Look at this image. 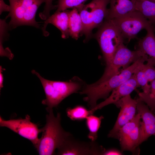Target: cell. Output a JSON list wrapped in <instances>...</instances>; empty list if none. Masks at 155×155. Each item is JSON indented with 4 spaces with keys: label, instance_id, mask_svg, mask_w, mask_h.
Listing matches in <instances>:
<instances>
[{
    "label": "cell",
    "instance_id": "484cf974",
    "mask_svg": "<svg viewBox=\"0 0 155 155\" xmlns=\"http://www.w3.org/2000/svg\"><path fill=\"white\" fill-rule=\"evenodd\" d=\"M9 6L6 4L4 0H0V14L3 12H9Z\"/></svg>",
    "mask_w": 155,
    "mask_h": 155
},
{
    "label": "cell",
    "instance_id": "5bb4252c",
    "mask_svg": "<svg viewBox=\"0 0 155 155\" xmlns=\"http://www.w3.org/2000/svg\"><path fill=\"white\" fill-rule=\"evenodd\" d=\"M69 11L67 10L56 12L50 16L45 20L42 30L45 36H49V33L46 30L49 24H51L59 29L61 33V37L64 39L69 36Z\"/></svg>",
    "mask_w": 155,
    "mask_h": 155
},
{
    "label": "cell",
    "instance_id": "277c9868",
    "mask_svg": "<svg viewBox=\"0 0 155 155\" xmlns=\"http://www.w3.org/2000/svg\"><path fill=\"white\" fill-rule=\"evenodd\" d=\"M94 37L101 51L106 66L111 62L124 38L113 19H105Z\"/></svg>",
    "mask_w": 155,
    "mask_h": 155
},
{
    "label": "cell",
    "instance_id": "52a82bcc",
    "mask_svg": "<svg viewBox=\"0 0 155 155\" xmlns=\"http://www.w3.org/2000/svg\"><path fill=\"white\" fill-rule=\"evenodd\" d=\"M61 155H102L105 149L95 141L78 140L71 135L67 137L57 148Z\"/></svg>",
    "mask_w": 155,
    "mask_h": 155
},
{
    "label": "cell",
    "instance_id": "9a60e30c",
    "mask_svg": "<svg viewBox=\"0 0 155 155\" xmlns=\"http://www.w3.org/2000/svg\"><path fill=\"white\" fill-rule=\"evenodd\" d=\"M136 0H110L105 19H113L120 17L136 11Z\"/></svg>",
    "mask_w": 155,
    "mask_h": 155
},
{
    "label": "cell",
    "instance_id": "ac0fdd59",
    "mask_svg": "<svg viewBox=\"0 0 155 155\" xmlns=\"http://www.w3.org/2000/svg\"><path fill=\"white\" fill-rule=\"evenodd\" d=\"M136 11H138L152 24L155 25V2L148 0H136Z\"/></svg>",
    "mask_w": 155,
    "mask_h": 155
},
{
    "label": "cell",
    "instance_id": "7c38bea8",
    "mask_svg": "<svg viewBox=\"0 0 155 155\" xmlns=\"http://www.w3.org/2000/svg\"><path fill=\"white\" fill-rule=\"evenodd\" d=\"M137 110L142 119L140 123V144L152 135H155V115L148 106L137 99Z\"/></svg>",
    "mask_w": 155,
    "mask_h": 155
},
{
    "label": "cell",
    "instance_id": "7a4b0ae2",
    "mask_svg": "<svg viewBox=\"0 0 155 155\" xmlns=\"http://www.w3.org/2000/svg\"><path fill=\"white\" fill-rule=\"evenodd\" d=\"M47 111L48 113L46 116V123L41 129L42 135L36 148L40 155L54 154L56 149L63 141L72 135L65 131L62 127L60 113H58L55 116L53 109Z\"/></svg>",
    "mask_w": 155,
    "mask_h": 155
},
{
    "label": "cell",
    "instance_id": "8fae6325",
    "mask_svg": "<svg viewBox=\"0 0 155 155\" xmlns=\"http://www.w3.org/2000/svg\"><path fill=\"white\" fill-rule=\"evenodd\" d=\"M137 104V99L132 98L130 94L122 98L115 104L120 110L113 128L108 135V137L115 138L120 128L134 118Z\"/></svg>",
    "mask_w": 155,
    "mask_h": 155
},
{
    "label": "cell",
    "instance_id": "d4e9b609",
    "mask_svg": "<svg viewBox=\"0 0 155 155\" xmlns=\"http://www.w3.org/2000/svg\"><path fill=\"white\" fill-rule=\"evenodd\" d=\"M53 0H45V5L42 12L39 13L40 18L43 20H45L50 16V12L52 10L57 7L54 5L52 3Z\"/></svg>",
    "mask_w": 155,
    "mask_h": 155
},
{
    "label": "cell",
    "instance_id": "4fadbf2b",
    "mask_svg": "<svg viewBox=\"0 0 155 155\" xmlns=\"http://www.w3.org/2000/svg\"><path fill=\"white\" fill-rule=\"evenodd\" d=\"M134 74L127 80L113 90L111 94L103 101L90 109L93 113L110 104H115L122 98L130 94L139 87Z\"/></svg>",
    "mask_w": 155,
    "mask_h": 155
},
{
    "label": "cell",
    "instance_id": "83f0119b",
    "mask_svg": "<svg viewBox=\"0 0 155 155\" xmlns=\"http://www.w3.org/2000/svg\"><path fill=\"white\" fill-rule=\"evenodd\" d=\"M2 68L1 66L0 67V89H1L3 87V77L2 73Z\"/></svg>",
    "mask_w": 155,
    "mask_h": 155
},
{
    "label": "cell",
    "instance_id": "f546056e",
    "mask_svg": "<svg viewBox=\"0 0 155 155\" xmlns=\"http://www.w3.org/2000/svg\"><path fill=\"white\" fill-rule=\"evenodd\" d=\"M154 32H155V26H154Z\"/></svg>",
    "mask_w": 155,
    "mask_h": 155
},
{
    "label": "cell",
    "instance_id": "f1b7e54d",
    "mask_svg": "<svg viewBox=\"0 0 155 155\" xmlns=\"http://www.w3.org/2000/svg\"><path fill=\"white\" fill-rule=\"evenodd\" d=\"M155 2V0H148Z\"/></svg>",
    "mask_w": 155,
    "mask_h": 155
},
{
    "label": "cell",
    "instance_id": "8992f818",
    "mask_svg": "<svg viewBox=\"0 0 155 155\" xmlns=\"http://www.w3.org/2000/svg\"><path fill=\"white\" fill-rule=\"evenodd\" d=\"M145 55L140 49L131 51L122 43L117 49L111 63L106 66L102 77L94 83L97 84L103 82L119 73L121 71V68L125 69L131 63Z\"/></svg>",
    "mask_w": 155,
    "mask_h": 155
},
{
    "label": "cell",
    "instance_id": "cb8c5ba5",
    "mask_svg": "<svg viewBox=\"0 0 155 155\" xmlns=\"http://www.w3.org/2000/svg\"><path fill=\"white\" fill-rule=\"evenodd\" d=\"M88 0H58L57 9L56 12L67 10V9L77 8L84 4Z\"/></svg>",
    "mask_w": 155,
    "mask_h": 155
},
{
    "label": "cell",
    "instance_id": "ba28073f",
    "mask_svg": "<svg viewBox=\"0 0 155 155\" xmlns=\"http://www.w3.org/2000/svg\"><path fill=\"white\" fill-rule=\"evenodd\" d=\"M113 19L123 38L129 40L135 38L141 30L152 25L137 11Z\"/></svg>",
    "mask_w": 155,
    "mask_h": 155
},
{
    "label": "cell",
    "instance_id": "6da1fadb",
    "mask_svg": "<svg viewBox=\"0 0 155 155\" xmlns=\"http://www.w3.org/2000/svg\"><path fill=\"white\" fill-rule=\"evenodd\" d=\"M147 59V56H144L119 73L108 80L99 84L94 83L85 86L80 93L86 95L84 100L87 102L90 109L93 108L96 105L98 100L102 98L105 99L113 90L129 79L133 74L138 66L146 61Z\"/></svg>",
    "mask_w": 155,
    "mask_h": 155
},
{
    "label": "cell",
    "instance_id": "44dd1931",
    "mask_svg": "<svg viewBox=\"0 0 155 155\" xmlns=\"http://www.w3.org/2000/svg\"><path fill=\"white\" fill-rule=\"evenodd\" d=\"M138 95V99L144 102L155 113V79L150 82L148 91L139 92Z\"/></svg>",
    "mask_w": 155,
    "mask_h": 155
},
{
    "label": "cell",
    "instance_id": "4316f807",
    "mask_svg": "<svg viewBox=\"0 0 155 155\" xmlns=\"http://www.w3.org/2000/svg\"><path fill=\"white\" fill-rule=\"evenodd\" d=\"M122 153L119 151L114 149H110L105 150L103 153L104 155H121Z\"/></svg>",
    "mask_w": 155,
    "mask_h": 155
},
{
    "label": "cell",
    "instance_id": "30bf717a",
    "mask_svg": "<svg viewBox=\"0 0 155 155\" xmlns=\"http://www.w3.org/2000/svg\"><path fill=\"white\" fill-rule=\"evenodd\" d=\"M141 119L137 113L119 129L115 138L119 140L122 151L133 152L140 144Z\"/></svg>",
    "mask_w": 155,
    "mask_h": 155
},
{
    "label": "cell",
    "instance_id": "d6986e66",
    "mask_svg": "<svg viewBox=\"0 0 155 155\" xmlns=\"http://www.w3.org/2000/svg\"><path fill=\"white\" fill-rule=\"evenodd\" d=\"M103 118L102 115L98 117L92 114L88 116L86 119V124L89 130L88 137L91 141H95L97 140L98 132L102 120Z\"/></svg>",
    "mask_w": 155,
    "mask_h": 155
},
{
    "label": "cell",
    "instance_id": "5b68a950",
    "mask_svg": "<svg viewBox=\"0 0 155 155\" xmlns=\"http://www.w3.org/2000/svg\"><path fill=\"white\" fill-rule=\"evenodd\" d=\"M32 72L39 78L43 87L46 98L42 102L47 106V111L57 106L64 99L77 92L81 88V83L79 82L50 81L42 78L34 70Z\"/></svg>",
    "mask_w": 155,
    "mask_h": 155
},
{
    "label": "cell",
    "instance_id": "7402d4cb",
    "mask_svg": "<svg viewBox=\"0 0 155 155\" xmlns=\"http://www.w3.org/2000/svg\"><path fill=\"white\" fill-rule=\"evenodd\" d=\"M6 19L0 20V55L1 56H5L11 58L13 55L10 50L8 48L4 49L2 46L3 43L9 36L8 31L10 30L8 24L6 22Z\"/></svg>",
    "mask_w": 155,
    "mask_h": 155
},
{
    "label": "cell",
    "instance_id": "9c48e42d",
    "mask_svg": "<svg viewBox=\"0 0 155 155\" xmlns=\"http://www.w3.org/2000/svg\"><path fill=\"white\" fill-rule=\"evenodd\" d=\"M0 126L9 129L21 136L26 138L32 143L36 148L39 138L38 135L41 132V129H39L37 125L32 122L28 115L24 119H10L5 120L0 117Z\"/></svg>",
    "mask_w": 155,
    "mask_h": 155
},
{
    "label": "cell",
    "instance_id": "3957f363",
    "mask_svg": "<svg viewBox=\"0 0 155 155\" xmlns=\"http://www.w3.org/2000/svg\"><path fill=\"white\" fill-rule=\"evenodd\" d=\"M9 13L6 19L10 18L8 23L10 30L22 26L39 28L40 25L36 20L37 11L45 0H9Z\"/></svg>",
    "mask_w": 155,
    "mask_h": 155
},
{
    "label": "cell",
    "instance_id": "ffe728a7",
    "mask_svg": "<svg viewBox=\"0 0 155 155\" xmlns=\"http://www.w3.org/2000/svg\"><path fill=\"white\" fill-rule=\"evenodd\" d=\"M67 116L73 121H81L86 119L89 115L93 114L91 110H88L84 106L78 105L73 108H68L66 110Z\"/></svg>",
    "mask_w": 155,
    "mask_h": 155
},
{
    "label": "cell",
    "instance_id": "2e32d148",
    "mask_svg": "<svg viewBox=\"0 0 155 155\" xmlns=\"http://www.w3.org/2000/svg\"><path fill=\"white\" fill-rule=\"evenodd\" d=\"M146 30V34L139 41L138 49L155 62V33L154 26L151 25Z\"/></svg>",
    "mask_w": 155,
    "mask_h": 155
},
{
    "label": "cell",
    "instance_id": "603a6c76",
    "mask_svg": "<svg viewBox=\"0 0 155 155\" xmlns=\"http://www.w3.org/2000/svg\"><path fill=\"white\" fill-rule=\"evenodd\" d=\"M143 63L138 66L133 74L140 86L141 87L143 92L146 93L149 90L150 84H148L149 82L142 66Z\"/></svg>",
    "mask_w": 155,
    "mask_h": 155
},
{
    "label": "cell",
    "instance_id": "e0dca14e",
    "mask_svg": "<svg viewBox=\"0 0 155 155\" xmlns=\"http://www.w3.org/2000/svg\"><path fill=\"white\" fill-rule=\"evenodd\" d=\"M69 36L77 40L80 34H82L83 25L82 20L76 8H75L69 11Z\"/></svg>",
    "mask_w": 155,
    "mask_h": 155
}]
</instances>
